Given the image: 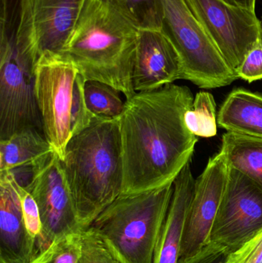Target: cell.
Masks as SVG:
<instances>
[{
  "label": "cell",
  "instance_id": "28",
  "mask_svg": "<svg viewBox=\"0 0 262 263\" xmlns=\"http://www.w3.org/2000/svg\"><path fill=\"white\" fill-rule=\"evenodd\" d=\"M225 1L229 3V4L233 5V6L244 8V9L255 12L256 0H225Z\"/></svg>",
  "mask_w": 262,
  "mask_h": 263
},
{
  "label": "cell",
  "instance_id": "1",
  "mask_svg": "<svg viewBox=\"0 0 262 263\" xmlns=\"http://www.w3.org/2000/svg\"><path fill=\"white\" fill-rule=\"evenodd\" d=\"M194 97L189 87L166 85L126 99L118 117L123 162V193L173 182L190 163L198 138L185 123Z\"/></svg>",
  "mask_w": 262,
  "mask_h": 263
},
{
  "label": "cell",
  "instance_id": "27",
  "mask_svg": "<svg viewBox=\"0 0 262 263\" xmlns=\"http://www.w3.org/2000/svg\"><path fill=\"white\" fill-rule=\"evenodd\" d=\"M230 251L226 247L209 242L198 254L179 263H226Z\"/></svg>",
  "mask_w": 262,
  "mask_h": 263
},
{
  "label": "cell",
  "instance_id": "10",
  "mask_svg": "<svg viewBox=\"0 0 262 263\" xmlns=\"http://www.w3.org/2000/svg\"><path fill=\"white\" fill-rule=\"evenodd\" d=\"M262 231V189L229 166L227 182L211 230L209 242L231 253Z\"/></svg>",
  "mask_w": 262,
  "mask_h": 263
},
{
  "label": "cell",
  "instance_id": "13",
  "mask_svg": "<svg viewBox=\"0 0 262 263\" xmlns=\"http://www.w3.org/2000/svg\"><path fill=\"white\" fill-rule=\"evenodd\" d=\"M36 241L23 216L18 183L10 172H0V262L29 263Z\"/></svg>",
  "mask_w": 262,
  "mask_h": 263
},
{
  "label": "cell",
  "instance_id": "6",
  "mask_svg": "<svg viewBox=\"0 0 262 263\" xmlns=\"http://www.w3.org/2000/svg\"><path fill=\"white\" fill-rule=\"evenodd\" d=\"M34 73L43 133L63 161L68 142L95 117L85 100L86 80L68 57L54 52H44L38 57Z\"/></svg>",
  "mask_w": 262,
  "mask_h": 263
},
{
  "label": "cell",
  "instance_id": "17",
  "mask_svg": "<svg viewBox=\"0 0 262 263\" xmlns=\"http://www.w3.org/2000/svg\"><path fill=\"white\" fill-rule=\"evenodd\" d=\"M53 151L43 132L28 128L0 139V172L32 165Z\"/></svg>",
  "mask_w": 262,
  "mask_h": 263
},
{
  "label": "cell",
  "instance_id": "11",
  "mask_svg": "<svg viewBox=\"0 0 262 263\" xmlns=\"http://www.w3.org/2000/svg\"><path fill=\"white\" fill-rule=\"evenodd\" d=\"M229 170V164L219 152L209 159L203 173L195 179V191L182 237L178 263L193 257L209 243Z\"/></svg>",
  "mask_w": 262,
  "mask_h": 263
},
{
  "label": "cell",
  "instance_id": "4",
  "mask_svg": "<svg viewBox=\"0 0 262 263\" xmlns=\"http://www.w3.org/2000/svg\"><path fill=\"white\" fill-rule=\"evenodd\" d=\"M1 5L0 139H6L28 128L43 129L35 96V40L27 27L11 23L9 1Z\"/></svg>",
  "mask_w": 262,
  "mask_h": 263
},
{
  "label": "cell",
  "instance_id": "9",
  "mask_svg": "<svg viewBox=\"0 0 262 263\" xmlns=\"http://www.w3.org/2000/svg\"><path fill=\"white\" fill-rule=\"evenodd\" d=\"M206 33L234 71L261 43V23L253 11L225 0H186Z\"/></svg>",
  "mask_w": 262,
  "mask_h": 263
},
{
  "label": "cell",
  "instance_id": "30",
  "mask_svg": "<svg viewBox=\"0 0 262 263\" xmlns=\"http://www.w3.org/2000/svg\"><path fill=\"white\" fill-rule=\"evenodd\" d=\"M0 263H2V262H0Z\"/></svg>",
  "mask_w": 262,
  "mask_h": 263
},
{
  "label": "cell",
  "instance_id": "23",
  "mask_svg": "<svg viewBox=\"0 0 262 263\" xmlns=\"http://www.w3.org/2000/svg\"><path fill=\"white\" fill-rule=\"evenodd\" d=\"M81 233L58 238L29 263H77L81 253Z\"/></svg>",
  "mask_w": 262,
  "mask_h": 263
},
{
  "label": "cell",
  "instance_id": "21",
  "mask_svg": "<svg viewBox=\"0 0 262 263\" xmlns=\"http://www.w3.org/2000/svg\"><path fill=\"white\" fill-rule=\"evenodd\" d=\"M140 29H162L163 0H113Z\"/></svg>",
  "mask_w": 262,
  "mask_h": 263
},
{
  "label": "cell",
  "instance_id": "29",
  "mask_svg": "<svg viewBox=\"0 0 262 263\" xmlns=\"http://www.w3.org/2000/svg\"><path fill=\"white\" fill-rule=\"evenodd\" d=\"M261 27H262V23H261ZM261 43H262V34H261Z\"/></svg>",
  "mask_w": 262,
  "mask_h": 263
},
{
  "label": "cell",
  "instance_id": "15",
  "mask_svg": "<svg viewBox=\"0 0 262 263\" xmlns=\"http://www.w3.org/2000/svg\"><path fill=\"white\" fill-rule=\"evenodd\" d=\"M173 185L172 200L155 248L153 263H178L185 222L195 187L190 163L175 178Z\"/></svg>",
  "mask_w": 262,
  "mask_h": 263
},
{
  "label": "cell",
  "instance_id": "18",
  "mask_svg": "<svg viewBox=\"0 0 262 263\" xmlns=\"http://www.w3.org/2000/svg\"><path fill=\"white\" fill-rule=\"evenodd\" d=\"M229 166L252 179L262 189V139L226 133L221 151Z\"/></svg>",
  "mask_w": 262,
  "mask_h": 263
},
{
  "label": "cell",
  "instance_id": "20",
  "mask_svg": "<svg viewBox=\"0 0 262 263\" xmlns=\"http://www.w3.org/2000/svg\"><path fill=\"white\" fill-rule=\"evenodd\" d=\"M217 116L213 96L203 91L194 98L192 109L185 115V123L188 129L197 137H213L217 134Z\"/></svg>",
  "mask_w": 262,
  "mask_h": 263
},
{
  "label": "cell",
  "instance_id": "5",
  "mask_svg": "<svg viewBox=\"0 0 262 263\" xmlns=\"http://www.w3.org/2000/svg\"><path fill=\"white\" fill-rule=\"evenodd\" d=\"M173 191L170 182L147 191L122 193L91 227L123 262L153 263Z\"/></svg>",
  "mask_w": 262,
  "mask_h": 263
},
{
  "label": "cell",
  "instance_id": "14",
  "mask_svg": "<svg viewBox=\"0 0 262 263\" xmlns=\"http://www.w3.org/2000/svg\"><path fill=\"white\" fill-rule=\"evenodd\" d=\"M85 0H31L38 57L63 53Z\"/></svg>",
  "mask_w": 262,
  "mask_h": 263
},
{
  "label": "cell",
  "instance_id": "3",
  "mask_svg": "<svg viewBox=\"0 0 262 263\" xmlns=\"http://www.w3.org/2000/svg\"><path fill=\"white\" fill-rule=\"evenodd\" d=\"M62 166L78 222L86 230L123 193L118 118L94 117L68 142Z\"/></svg>",
  "mask_w": 262,
  "mask_h": 263
},
{
  "label": "cell",
  "instance_id": "24",
  "mask_svg": "<svg viewBox=\"0 0 262 263\" xmlns=\"http://www.w3.org/2000/svg\"><path fill=\"white\" fill-rule=\"evenodd\" d=\"M18 189L26 227L31 236L37 242L42 232L41 218L38 205L32 195L26 189L18 184Z\"/></svg>",
  "mask_w": 262,
  "mask_h": 263
},
{
  "label": "cell",
  "instance_id": "12",
  "mask_svg": "<svg viewBox=\"0 0 262 263\" xmlns=\"http://www.w3.org/2000/svg\"><path fill=\"white\" fill-rule=\"evenodd\" d=\"M182 63L162 29H140L134 60L135 92L155 90L182 80Z\"/></svg>",
  "mask_w": 262,
  "mask_h": 263
},
{
  "label": "cell",
  "instance_id": "22",
  "mask_svg": "<svg viewBox=\"0 0 262 263\" xmlns=\"http://www.w3.org/2000/svg\"><path fill=\"white\" fill-rule=\"evenodd\" d=\"M77 263H124L107 241L92 227L81 233V253Z\"/></svg>",
  "mask_w": 262,
  "mask_h": 263
},
{
  "label": "cell",
  "instance_id": "25",
  "mask_svg": "<svg viewBox=\"0 0 262 263\" xmlns=\"http://www.w3.org/2000/svg\"><path fill=\"white\" fill-rule=\"evenodd\" d=\"M235 74L238 79L249 83L262 80V43L247 54Z\"/></svg>",
  "mask_w": 262,
  "mask_h": 263
},
{
  "label": "cell",
  "instance_id": "16",
  "mask_svg": "<svg viewBox=\"0 0 262 263\" xmlns=\"http://www.w3.org/2000/svg\"><path fill=\"white\" fill-rule=\"evenodd\" d=\"M217 123L227 133L262 139V96L233 89L220 107Z\"/></svg>",
  "mask_w": 262,
  "mask_h": 263
},
{
  "label": "cell",
  "instance_id": "26",
  "mask_svg": "<svg viewBox=\"0 0 262 263\" xmlns=\"http://www.w3.org/2000/svg\"><path fill=\"white\" fill-rule=\"evenodd\" d=\"M226 263H262V231L231 253Z\"/></svg>",
  "mask_w": 262,
  "mask_h": 263
},
{
  "label": "cell",
  "instance_id": "19",
  "mask_svg": "<svg viewBox=\"0 0 262 263\" xmlns=\"http://www.w3.org/2000/svg\"><path fill=\"white\" fill-rule=\"evenodd\" d=\"M122 92L115 88L98 81H86L84 97L86 106L94 117L117 119L124 110Z\"/></svg>",
  "mask_w": 262,
  "mask_h": 263
},
{
  "label": "cell",
  "instance_id": "2",
  "mask_svg": "<svg viewBox=\"0 0 262 263\" xmlns=\"http://www.w3.org/2000/svg\"><path fill=\"white\" fill-rule=\"evenodd\" d=\"M139 30L113 0H85L63 54L86 81L109 85L126 100L136 92L132 74Z\"/></svg>",
  "mask_w": 262,
  "mask_h": 263
},
{
  "label": "cell",
  "instance_id": "8",
  "mask_svg": "<svg viewBox=\"0 0 262 263\" xmlns=\"http://www.w3.org/2000/svg\"><path fill=\"white\" fill-rule=\"evenodd\" d=\"M35 199L39 210L42 232L36 242L37 254L54 240L72 233H81L62 160L52 151L38 159L23 186Z\"/></svg>",
  "mask_w": 262,
  "mask_h": 263
},
{
  "label": "cell",
  "instance_id": "7",
  "mask_svg": "<svg viewBox=\"0 0 262 263\" xmlns=\"http://www.w3.org/2000/svg\"><path fill=\"white\" fill-rule=\"evenodd\" d=\"M163 28L182 63V80L201 89H216L238 79L186 0H163Z\"/></svg>",
  "mask_w": 262,
  "mask_h": 263
}]
</instances>
